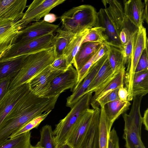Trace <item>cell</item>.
Listing matches in <instances>:
<instances>
[{
  "instance_id": "obj_4",
  "label": "cell",
  "mask_w": 148,
  "mask_h": 148,
  "mask_svg": "<svg viewBox=\"0 0 148 148\" xmlns=\"http://www.w3.org/2000/svg\"><path fill=\"white\" fill-rule=\"evenodd\" d=\"M92 93L84 95L71 108L66 116L56 125L52 136L56 148L65 143L73 128L86 111L90 108Z\"/></svg>"
},
{
  "instance_id": "obj_17",
  "label": "cell",
  "mask_w": 148,
  "mask_h": 148,
  "mask_svg": "<svg viewBox=\"0 0 148 148\" xmlns=\"http://www.w3.org/2000/svg\"><path fill=\"white\" fill-rule=\"evenodd\" d=\"M97 26L105 29V34L108 38L106 42L109 45L122 50L124 46L120 40L119 32L104 8L100 9L98 12Z\"/></svg>"
},
{
  "instance_id": "obj_25",
  "label": "cell",
  "mask_w": 148,
  "mask_h": 148,
  "mask_svg": "<svg viewBox=\"0 0 148 148\" xmlns=\"http://www.w3.org/2000/svg\"><path fill=\"white\" fill-rule=\"evenodd\" d=\"M125 68L121 70L117 76L113 79L98 93L92 97L90 104L93 109H95L98 107L97 101L106 94L118 88H119L121 86L124 84V79L125 73Z\"/></svg>"
},
{
  "instance_id": "obj_3",
  "label": "cell",
  "mask_w": 148,
  "mask_h": 148,
  "mask_svg": "<svg viewBox=\"0 0 148 148\" xmlns=\"http://www.w3.org/2000/svg\"><path fill=\"white\" fill-rule=\"evenodd\" d=\"M62 29L74 34L97 27L98 12L92 6L82 5L74 7L60 17Z\"/></svg>"
},
{
  "instance_id": "obj_14",
  "label": "cell",
  "mask_w": 148,
  "mask_h": 148,
  "mask_svg": "<svg viewBox=\"0 0 148 148\" xmlns=\"http://www.w3.org/2000/svg\"><path fill=\"white\" fill-rule=\"evenodd\" d=\"M30 91L28 82L8 91L0 101V125L17 103Z\"/></svg>"
},
{
  "instance_id": "obj_44",
  "label": "cell",
  "mask_w": 148,
  "mask_h": 148,
  "mask_svg": "<svg viewBox=\"0 0 148 148\" xmlns=\"http://www.w3.org/2000/svg\"><path fill=\"white\" fill-rule=\"evenodd\" d=\"M142 123L144 125L145 129L148 130V108L144 112L143 116L142 117Z\"/></svg>"
},
{
  "instance_id": "obj_9",
  "label": "cell",
  "mask_w": 148,
  "mask_h": 148,
  "mask_svg": "<svg viewBox=\"0 0 148 148\" xmlns=\"http://www.w3.org/2000/svg\"><path fill=\"white\" fill-rule=\"evenodd\" d=\"M58 27V25L50 23L43 20L30 23L15 36L12 41V45L53 33Z\"/></svg>"
},
{
  "instance_id": "obj_39",
  "label": "cell",
  "mask_w": 148,
  "mask_h": 148,
  "mask_svg": "<svg viewBox=\"0 0 148 148\" xmlns=\"http://www.w3.org/2000/svg\"><path fill=\"white\" fill-rule=\"evenodd\" d=\"M108 148H120L119 137L114 128L111 130L110 132Z\"/></svg>"
},
{
  "instance_id": "obj_47",
  "label": "cell",
  "mask_w": 148,
  "mask_h": 148,
  "mask_svg": "<svg viewBox=\"0 0 148 148\" xmlns=\"http://www.w3.org/2000/svg\"><path fill=\"white\" fill-rule=\"evenodd\" d=\"M6 51H4L3 52L0 54V58H1L3 55L5 54V53Z\"/></svg>"
},
{
  "instance_id": "obj_16",
  "label": "cell",
  "mask_w": 148,
  "mask_h": 148,
  "mask_svg": "<svg viewBox=\"0 0 148 148\" xmlns=\"http://www.w3.org/2000/svg\"><path fill=\"white\" fill-rule=\"evenodd\" d=\"M120 71L114 72L112 71L107 58L84 92L83 96L86 94L93 92H95L94 95H96L114 79Z\"/></svg>"
},
{
  "instance_id": "obj_8",
  "label": "cell",
  "mask_w": 148,
  "mask_h": 148,
  "mask_svg": "<svg viewBox=\"0 0 148 148\" xmlns=\"http://www.w3.org/2000/svg\"><path fill=\"white\" fill-rule=\"evenodd\" d=\"M78 76L77 70L72 65H70L66 71L58 75L53 80L44 97H54L69 89H70L72 92L76 86Z\"/></svg>"
},
{
  "instance_id": "obj_35",
  "label": "cell",
  "mask_w": 148,
  "mask_h": 148,
  "mask_svg": "<svg viewBox=\"0 0 148 148\" xmlns=\"http://www.w3.org/2000/svg\"><path fill=\"white\" fill-rule=\"evenodd\" d=\"M119 88L115 89L106 94L97 101V105L99 108L100 105L105 106L108 103L119 99L118 95Z\"/></svg>"
},
{
  "instance_id": "obj_12",
  "label": "cell",
  "mask_w": 148,
  "mask_h": 148,
  "mask_svg": "<svg viewBox=\"0 0 148 148\" xmlns=\"http://www.w3.org/2000/svg\"><path fill=\"white\" fill-rule=\"evenodd\" d=\"M108 53L98 61L94 63L90 68L89 72L82 82L66 99V106L72 108L74 105L83 96L95 77L108 58Z\"/></svg>"
},
{
  "instance_id": "obj_46",
  "label": "cell",
  "mask_w": 148,
  "mask_h": 148,
  "mask_svg": "<svg viewBox=\"0 0 148 148\" xmlns=\"http://www.w3.org/2000/svg\"><path fill=\"white\" fill-rule=\"evenodd\" d=\"M57 148H72L70 146L65 143L58 146Z\"/></svg>"
},
{
  "instance_id": "obj_2",
  "label": "cell",
  "mask_w": 148,
  "mask_h": 148,
  "mask_svg": "<svg viewBox=\"0 0 148 148\" xmlns=\"http://www.w3.org/2000/svg\"><path fill=\"white\" fill-rule=\"evenodd\" d=\"M55 57L54 47L28 54L20 70L11 79L8 91L28 83L47 67L50 65Z\"/></svg>"
},
{
  "instance_id": "obj_42",
  "label": "cell",
  "mask_w": 148,
  "mask_h": 148,
  "mask_svg": "<svg viewBox=\"0 0 148 148\" xmlns=\"http://www.w3.org/2000/svg\"><path fill=\"white\" fill-rule=\"evenodd\" d=\"M118 95L120 99L125 101H127L128 92L127 89L124 87V85L121 86L119 88Z\"/></svg>"
},
{
  "instance_id": "obj_24",
  "label": "cell",
  "mask_w": 148,
  "mask_h": 148,
  "mask_svg": "<svg viewBox=\"0 0 148 148\" xmlns=\"http://www.w3.org/2000/svg\"><path fill=\"white\" fill-rule=\"evenodd\" d=\"M89 30V29H86L75 34L70 40L63 54L66 58V64L68 67L73 64L74 58Z\"/></svg>"
},
{
  "instance_id": "obj_21",
  "label": "cell",
  "mask_w": 148,
  "mask_h": 148,
  "mask_svg": "<svg viewBox=\"0 0 148 148\" xmlns=\"http://www.w3.org/2000/svg\"><path fill=\"white\" fill-rule=\"evenodd\" d=\"M125 113L123 117L125 122L123 138L125 141L126 148H146L141 139V135L136 130L134 126Z\"/></svg>"
},
{
  "instance_id": "obj_34",
  "label": "cell",
  "mask_w": 148,
  "mask_h": 148,
  "mask_svg": "<svg viewBox=\"0 0 148 148\" xmlns=\"http://www.w3.org/2000/svg\"><path fill=\"white\" fill-rule=\"evenodd\" d=\"M51 112L50 111L48 112H45L34 117L21 128L12 134L10 136L9 138H12L23 133L30 131L34 128L37 127Z\"/></svg>"
},
{
  "instance_id": "obj_38",
  "label": "cell",
  "mask_w": 148,
  "mask_h": 148,
  "mask_svg": "<svg viewBox=\"0 0 148 148\" xmlns=\"http://www.w3.org/2000/svg\"><path fill=\"white\" fill-rule=\"evenodd\" d=\"M51 66L55 69L63 71H66L68 67L66 64V58L64 55L55 58Z\"/></svg>"
},
{
  "instance_id": "obj_15",
  "label": "cell",
  "mask_w": 148,
  "mask_h": 148,
  "mask_svg": "<svg viewBox=\"0 0 148 148\" xmlns=\"http://www.w3.org/2000/svg\"><path fill=\"white\" fill-rule=\"evenodd\" d=\"M108 15L119 32L134 25L127 18L121 3L116 0L102 1Z\"/></svg>"
},
{
  "instance_id": "obj_18",
  "label": "cell",
  "mask_w": 148,
  "mask_h": 148,
  "mask_svg": "<svg viewBox=\"0 0 148 148\" xmlns=\"http://www.w3.org/2000/svg\"><path fill=\"white\" fill-rule=\"evenodd\" d=\"M22 29L19 22L0 20V54L11 47L14 38Z\"/></svg>"
},
{
  "instance_id": "obj_22",
  "label": "cell",
  "mask_w": 148,
  "mask_h": 148,
  "mask_svg": "<svg viewBox=\"0 0 148 148\" xmlns=\"http://www.w3.org/2000/svg\"><path fill=\"white\" fill-rule=\"evenodd\" d=\"M99 123L98 148H108L110 132L113 124L108 118L104 106L100 105Z\"/></svg>"
},
{
  "instance_id": "obj_26",
  "label": "cell",
  "mask_w": 148,
  "mask_h": 148,
  "mask_svg": "<svg viewBox=\"0 0 148 148\" xmlns=\"http://www.w3.org/2000/svg\"><path fill=\"white\" fill-rule=\"evenodd\" d=\"M131 103L127 101H125L120 99L108 103L104 106L106 114L110 121L113 123L121 114L129 109Z\"/></svg>"
},
{
  "instance_id": "obj_1",
  "label": "cell",
  "mask_w": 148,
  "mask_h": 148,
  "mask_svg": "<svg viewBox=\"0 0 148 148\" xmlns=\"http://www.w3.org/2000/svg\"><path fill=\"white\" fill-rule=\"evenodd\" d=\"M60 95L39 97L30 91L15 105L0 125V144L36 116L51 112Z\"/></svg>"
},
{
  "instance_id": "obj_32",
  "label": "cell",
  "mask_w": 148,
  "mask_h": 148,
  "mask_svg": "<svg viewBox=\"0 0 148 148\" xmlns=\"http://www.w3.org/2000/svg\"><path fill=\"white\" fill-rule=\"evenodd\" d=\"M52 129L51 125L44 126L40 131V138L35 146L42 148H56L52 136Z\"/></svg>"
},
{
  "instance_id": "obj_37",
  "label": "cell",
  "mask_w": 148,
  "mask_h": 148,
  "mask_svg": "<svg viewBox=\"0 0 148 148\" xmlns=\"http://www.w3.org/2000/svg\"><path fill=\"white\" fill-rule=\"evenodd\" d=\"M133 34V33H132ZM132 34L129 40L125 44L122 51L123 54L125 65L127 67V70L129 68L131 57L132 48Z\"/></svg>"
},
{
  "instance_id": "obj_41",
  "label": "cell",
  "mask_w": 148,
  "mask_h": 148,
  "mask_svg": "<svg viewBox=\"0 0 148 148\" xmlns=\"http://www.w3.org/2000/svg\"><path fill=\"white\" fill-rule=\"evenodd\" d=\"M109 45L106 42L103 43L96 54L94 64L108 53L109 50Z\"/></svg>"
},
{
  "instance_id": "obj_27",
  "label": "cell",
  "mask_w": 148,
  "mask_h": 148,
  "mask_svg": "<svg viewBox=\"0 0 148 148\" xmlns=\"http://www.w3.org/2000/svg\"><path fill=\"white\" fill-rule=\"evenodd\" d=\"M148 92V69L135 73L132 88L133 97L145 95Z\"/></svg>"
},
{
  "instance_id": "obj_5",
  "label": "cell",
  "mask_w": 148,
  "mask_h": 148,
  "mask_svg": "<svg viewBox=\"0 0 148 148\" xmlns=\"http://www.w3.org/2000/svg\"><path fill=\"white\" fill-rule=\"evenodd\" d=\"M56 37V35L51 33L28 41L12 45L0 58V61L10 60L54 47Z\"/></svg>"
},
{
  "instance_id": "obj_28",
  "label": "cell",
  "mask_w": 148,
  "mask_h": 148,
  "mask_svg": "<svg viewBox=\"0 0 148 148\" xmlns=\"http://www.w3.org/2000/svg\"><path fill=\"white\" fill-rule=\"evenodd\" d=\"M31 137L30 131L24 132L6 140L0 144V148H30Z\"/></svg>"
},
{
  "instance_id": "obj_6",
  "label": "cell",
  "mask_w": 148,
  "mask_h": 148,
  "mask_svg": "<svg viewBox=\"0 0 148 148\" xmlns=\"http://www.w3.org/2000/svg\"><path fill=\"white\" fill-rule=\"evenodd\" d=\"M132 48L130 64L125 72L124 79L125 88L127 90V99L132 100L133 81L136 68L140 58L144 49L148 45L146 28L141 26L134 31L132 34Z\"/></svg>"
},
{
  "instance_id": "obj_23",
  "label": "cell",
  "mask_w": 148,
  "mask_h": 148,
  "mask_svg": "<svg viewBox=\"0 0 148 148\" xmlns=\"http://www.w3.org/2000/svg\"><path fill=\"white\" fill-rule=\"evenodd\" d=\"M28 54L3 61H0V80L8 76L12 79L20 70Z\"/></svg>"
},
{
  "instance_id": "obj_19",
  "label": "cell",
  "mask_w": 148,
  "mask_h": 148,
  "mask_svg": "<svg viewBox=\"0 0 148 148\" xmlns=\"http://www.w3.org/2000/svg\"><path fill=\"white\" fill-rule=\"evenodd\" d=\"M125 16L136 28L143 25L144 21V2L141 0H123Z\"/></svg>"
},
{
  "instance_id": "obj_29",
  "label": "cell",
  "mask_w": 148,
  "mask_h": 148,
  "mask_svg": "<svg viewBox=\"0 0 148 148\" xmlns=\"http://www.w3.org/2000/svg\"><path fill=\"white\" fill-rule=\"evenodd\" d=\"M108 59L113 72H119L125 68L123 54L121 49L110 45Z\"/></svg>"
},
{
  "instance_id": "obj_11",
  "label": "cell",
  "mask_w": 148,
  "mask_h": 148,
  "mask_svg": "<svg viewBox=\"0 0 148 148\" xmlns=\"http://www.w3.org/2000/svg\"><path fill=\"white\" fill-rule=\"evenodd\" d=\"M95 110H87L70 132L65 143L72 148H80L89 129Z\"/></svg>"
},
{
  "instance_id": "obj_43",
  "label": "cell",
  "mask_w": 148,
  "mask_h": 148,
  "mask_svg": "<svg viewBox=\"0 0 148 148\" xmlns=\"http://www.w3.org/2000/svg\"><path fill=\"white\" fill-rule=\"evenodd\" d=\"M57 17L55 14L53 13H49L44 17L43 20L50 23L55 21Z\"/></svg>"
},
{
  "instance_id": "obj_36",
  "label": "cell",
  "mask_w": 148,
  "mask_h": 148,
  "mask_svg": "<svg viewBox=\"0 0 148 148\" xmlns=\"http://www.w3.org/2000/svg\"><path fill=\"white\" fill-rule=\"evenodd\" d=\"M148 45L143 50L138 62L135 73L148 69Z\"/></svg>"
},
{
  "instance_id": "obj_20",
  "label": "cell",
  "mask_w": 148,
  "mask_h": 148,
  "mask_svg": "<svg viewBox=\"0 0 148 148\" xmlns=\"http://www.w3.org/2000/svg\"><path fill=\"white\" fill-rule=\"evenodd\" d=\"M103 42H88L81 45L73 63L77 73L95 54Z\"/></svg>"
},
{
  "instance_id": "obj_13",
  "label": "cell",
  "mask_w": 148,
  "mask_h": 148,
  "mask_svg": "<svg viewBox=\"0 0 148 148\" xmlns=\"http://www.w3.org/2000/svg\"><path fill=\"white\" fill-rule=\"evenodd\" d=\"M27 0H0V20L8 19L18 22L23 17Z\"/></svg>"
},
{
  "instance_id": "obj_10",
  "label": "cell",
  "mask_w": 148,
  "mask_h": 148,
  "mask_svg": "<svg viewBox=\"0 0 148 148\" xmlns=\"http://www.w3.org/2000/svg\"><path fill=\"white\" fill-rule=\"evenodd\" d=\"M64 72L48 66L28 82L30 91L37 96L44 97L53 80Z\"/></svg>"
},
{
  "instance_id": "obj_30",
  "label": "cell",
  "mask_w": 148,
  "mask_h": 148,
  "mask_svg": "<svg viewBox=\"0 0 148 148\" xmlns=\"http://www.w3.org/2000/svg\"><path fill=\"white\" fill-rule=\"evenodd\" d=\"M143 97L136 96L133 97V103L130 112L127 114L136 130L140 135L142 123L140 108Z\"/></svg>"
},
{
  "instance_id": "obj_48",
  "label": "cell",
  "mask_w": 148,
  "mask_h": 148,
  "mask_svg": "<svg viewBox=\"0 0 148 148\" xmlns=\"http://www.w3.org/2000/svg\"><path fill=\"white\" fill-rule=\"evenodd\" d=\"M30 148H42L41 147H36V146H32Z\"/></svg>"
},
{
  "instance_id": "obj_40",
  "label": "cell",
  "mask_w": 148,
  "mask_h": 148,
  "mask_svg": "<svg viewBox=\"0 0 148 148\" xmlns=\"http://www.w3.org/2000/svg\"><path fill=\"white\" fill-rule=\"evenodd\" d=\"M12 79V77L9 76L0 80V101L7 93L8 89Z\"/></svg>"
},
{
  "instance_id": "obj_33",
  "label": "cell",
  "mask_w": 148,
  "mask_h": 148,
  "mask_svg": "<svg viewBox=\"0 0 148 148\" xmlns=\"http://www.w3.org/2000/svg\"><path fill=\"white\" fill-rule=\"evenodd\" d=\"M105 29L101 26L95 27L89 29L82 44L88 42H106L108 38L105 34Z\"/></svg>"
},
{
  "instance_id": "obj_45",
  "label": "cell",
  "mask_w": 148,
  "mask_h": 148,
  "mask_svg": "<svg viewBox=\"0 0 148 148\" xmlns=\"http://www.w3.org/2000/svg\"><path fill=\"white\" fill-rule=\"evenodd\" d=\"M144 21H145L147 23L148 22V0H145L144 1Z\"/></svg>"
},
{
  "instance_id": "obj_7",
  "label": "cell",
  "mask_w": 148,
  "mask_h": 148,
  "mask_svg": "<svg viewBox=\"0 0 148 148\" xmlns=\"http://www.w3.org/2000/svg\"><path fill=\"white\" fill-rule=\"evenodd\" d=\"M65 0H34L28 8L19 23L22 29L30 23L38 21L49 14L55 7L64 3Z\"/></svg>"
},
{
  "instance_id": "obj_31",
  "label": "cell",
  "mask_w": 148,
  "mask_h": 148,
  "mask_svg": "<svg viewBox=\"0 0 148 148\" xmlns=\"http://www.w3.org/2000/svg\"><path fill=\"white\" fill-rule=\"evenodd\" d=\"M56 31L57 34L56 35V39L54 46L55 58L63 55L64 51L70 40L75 34L59 28Z\"/></svg>"
}]
</instances>
